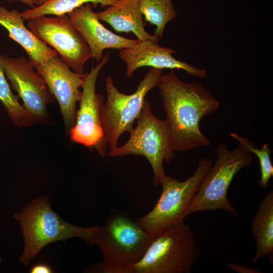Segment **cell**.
<instances>
[{
	"mask_svg": "<svg viewBox=\"0 0 273 273\" xmlns=\"http://www.w3.org/2000/svg\"><path fill=\"white\" fill-rule=\"evenodd\" d=\"M96 14L100 20L109 24L117 32H132L140 41H159L155 35L145 30L138 0H119Z\"/></svg>",
	"mask_w": 273,
	"mask_h": 273,
	"instance_id": "obj_16",
	"label": "cell"
},
{
	"mask_svg": "<svg viewBox=\"0 0 273 273\" xmlns=\"http://www.w3.org/2000/svg\"><path fill=\"white\" fill-rule=\"evenodd\" d=\"M1 56L5 75L23 101V107L34 119L44 117L53 98L43 78L24 56Z\"/></svg>",
	"mask_w": 273,
	"mask_h": 273,
	"instance_id": "obj_11",
	"label": "cell"
},
{
	"mask_svg": "<svg viewBox=\"0 0 273 273\" xmlns=\"http://www.w3.org/2000/svg\"><path fill=\"white\" fill-rule=\"evenodd\" d=\"M27 27L53 49L74 72L84 73L85 63L92 57L85 40L66 15L42 16L28 21Z\"/></svg>",
	"mask_w": 273,
	"mask_h": 273,
	"instance_id": "obj_9",
	"label": "cell"
},
{
	"mask_svg": "<svg viewBox=\"0 0 273 273\" xmlns=\"http://www.w3.org/2000/svg\"><path fill=\"white\" fill-rule=\"evenodd\" d=\"M14 217L20 224L24 240L19 260L25 266L46 246L56 241L77 237L88 246L95 245L100 226L81 227L65 221L52 209L50 199L45 195L32 200Z\"/></svg>",
	"mask_w": 273,
	"mask_h": 273,
	"instance_id": "obj_3",
	"label": "cell"
},
{
	"mask_svg": "<svg viewBox=\"0 0 273 273\" xmlns=\"http://www.w3.org/2000/svg\"><path fill=\"white\" fill-rule=\"evenodd\" d=\"M49 0H35V7L39 6L46 3Z\"/></svg>",
	"mask_w": 273,
	"mask_h": 273,
	"instance_id": "obj_25",
	"label": "cell"
},
{
	"mask_svg": "<svg viewBox=\"0 0 273 273\" xmlns=\"http://www.w3.org/2000/svg\"><path fill=\"white\" fill-rule=\"evenodd\" d=\"M162 70L150 68L132 94L126 95L119 92L114 84L111 75L105 82L107 100L101 111V120L103 132L107 144L113 150L118 147L121 135L129 132L139 117L145 97L150 90L158 86Z\"/></svg>",
	"mask_w": 273,
	"mask_h": 273,
	"instance_id": "obj_8",
	"label": "cell"
},
{
	"mask_svg": "<svg viewBox=\"0 0 273 273\" xmlns=\"http://www.w3.org/2000/svg\"><path fill=\"white\" fill-rule=\"evenodd\" d=\"M227 266L232 270L239 273H260L262 272L256 268H251L247 266L234 263H227Z\"/></svg>",
	"mask_w": 273,
	"mask_h": 273,
	"instance_id": "obj_22",
	"label": "cell"
},
{
	"mask_svg": "<svg viewBox=\"0 0 273 273\" xmlns=\"http://www.w3.org/2000/svg\"><path fill=\"white\" fill-rule=\"evenodd\" d=\"M213 162L203 157L193 175L184 181L166 175L160 185L162 191L152 209L136 221L152 234L185 222L189 208Z\"/></svg>",
	"mask_w": 273,
	"mask_h": 273,
	"instance_id": "obj_5",
	"label": "cell"
},
{
	"mask_svg": "<svg viewBox=\"0 0 273 273\" xmlns=\"http://www.w3.org/2000/svg\"><path fill=\"white\" fill-rule=\"evenodd\" d=\"M251 231L256 244L252 263L266 257L272 264L273 256V191L268 192L261 200L251 221Z\"/></svg>",
	"mask_w": 273,
	"mask_h": 273,
	"instance_id": "obj_17",
	"label": "cell"
},
{
	"mask_svg": "<svg viewBox=\"0 0 273 273\" xmlns=\"http://www.w3.org/2000/svg\"><path fill=\"white\" fill-rule=\"evenodd\" d=\"M153 235L124 212L112 211L104 226H99L95 240L103 259L88 267L86 272L131 273Z\"/></svg>",
	"mask_w": 273,
	"mask_h": 273,
	"instance_id": "obj_2",
	"label": "cell"
},
{
	"mask_svg": "<svg viewBox=\"0 0 273 273\" xmlns=\"http://www.w3.org/2000/svg\"><path fill=\"white\" fill-rule=\"evenodd\" d=\"M119 0H49L46 3L21 12L24 20H30L42 16H61L66 15L74 9L87 3L95 7L100 5L107 7Z\"/></svg>",
	"mask_w": 273,
	"mask_h": 273,
	"instance_id": "obj_18",
	"label": "cell"
},
{
	"mask_svg": "<svg viewBox=\"0 0 273 273\" xmlns=\"http://www.w3.org/2000/svg\"><path fill=\"white\" fill-rule=\"evenodd\" d=\"M145 20L154 25L155 35L161 39L166 24L177 15L171 0H138Z\"/></svg>",
	"mask_w": 273,
	"mask_h": 273,
	"instance_id": "obj_19",
	"label": "cell"
},
{
	"mask_svg": "<svg viewBox=\"0 0 273 273\" xmlns=\"http://www.w3.org/2000/svg\"><path fill=\"white\" fill-rule=\"evenodd\" d=\"M230 135L236 139L246 150L257 156L259 160L261 174L258 186L266 189L268 187L269 179L273 176V165L270 159L272 151L270 148L269 144H264L259 149L247 138L242 137L235 133H230Z\"/></svg>",
	"mask_w": 273,
	"mask_h": 273,
	"instance_id": "obj_21",
	"label": "cell"
},
{
	"mask_svg": "<svg viewBox=\"0 0 273 273\" xmlns=\"http://www.w3.org/2000/svg\"><path fill=\"white\" fill-rule=\"evenodd\" d=\"M109 55L106 54L86 75L75 123L70 130L73 142L95 148L103 157L108 145L101 120V111L105 102L103 96L96 92V85L100 72L109 60Z\"/></svg>",
	"mask_w": 273,
	"mask_h": 273,
	"instance_id": "obj_10",
	"label": "cell"
},
{
	"mask_svg": "<svg viewBox=\"0 0 273 273\" xmlns=\"http://www.w3.org/2000/svg\"><path fill=\"white\" fill-rule=\"evenodd\" d=\"M24 20L21 12L17 10H9L5 7H0V25L7 30L8 36L24 49L34 67L45 63L53 57L58 56L53 49L39 39L25 25Z\"/></svg>",
	"mask_w": 273,
	"mask_h": 273,
	"instance_id": "obj_15",
	"label": "cell"
},
{
	"mask_svg": "<svg viewBox=\"0 0 273 273\" xmlns=\"http://www.w3.org/2000/svg\"><path fill=\"white\" fill-rule=\"evenodd\" d=\"M158 87L173 150L186 151L211 146L200 130V122L219 107V101L211 92L197 81H183L173 70L162 74Z\"/></svg>",
	"mask_w": 273,
	"mask_h": 273,
	"instance_id": "obj_1",
	"label": "cell"
},
{
	"mask_svg": "<svg viewBox=\"0 0 273 273\" xmlns=\"http://www.w3.org/2000/svg\"><path fill=\"white\" fill-rule=\"evenodd\" d=\"M31 273H52L53 270L52 268L47 264L39 263L34 265L30 269Z\"/></svg>",
	"mask_w": 273,
	"mask_h": 273,
	"instance_id": "obj_23",
	"label": "cell"
},
{
	"mask_svg": "<svg viewBox=\"0 0 273 273\" xmlns=\"http://www.w3.org/2000/svg\"><path fill=\"white\" fill-rule=\"evenodd\" d=\"M5 76L3 61L0 55V101L15 123L27 125L34 118L20 104L17 97L12 93Z\"/></svg>",
	"mask_w": 273,
	"mask_h": 273,
	"instance_id": "obj_20",
	"label": "cell"
},
{
	"mask_svg": "<svg viewBox=\"0 0 273 273\" xmlns=\"http://www.w3.org/2000/svg\"><path fill=\"white\" fill-rule=\"evenodd\" d=\"M35 69L57 100L66 128L70 130L75 123L76 106L82 93L80 88L87 72L80 74L72 71L58 56L50 58Z\"/></svg>",
	"mask_w": 273,
	"mask_h": 273,
	"instance_id": "obj_12",
	"label": "cell"
},
{
	"mask_svg": "<svg viewBox=\"0 0 273 273\" xmlns=\"http://www.w3.org/2000/svg\"><path fill=\"white\" fill-rule=\"evenodd\" d=\"M200 255L194 234L184 222L154 234L131 273H190Z\"/></svg>",
	"mask_w": 273,
	"mask_h": 273,
	"instance_id": "obj_4",
	"label": "cell"
},
{
	"mask_svg": "<svg viewBox=\"0 0 273 273\" xmlns=\"http://www.w3.org/2000/svg\"><path fill=\"white\" fill-rule=\"evenodd\" d=\"M175 53L171 48L160 47L158 42L145 40L139 41L133 48L120 50L119 57L126 64V75L128 78L131 77L136 69L143 67L162 70L181 69L194 77H206L205 69L177 60L172 55Z\"/></svg>",
	"mask_w": 273,
	"mask_h": 273,
	"instance_id": "obj_13",
	"label": "cell"
},
{
	"mask_svg": "<svg viewBox=\"0 0 273 273\" xmlns=\"http://www.w3.org/2000/svg\"><path fill=\"white\" fill-rule=\"evenodd\" d=\"M7 2L11 3L18 1L21 3L30 7L31 8H33L35 7V0H6Z\"/></svg>",
	"mask_w": 273,
	"mask_h": 273,
	"instance_id": "obj_24",
	"label": "cell"
},
{
	"mask_svg": "<svg viewBox=\"0 0 273 273\" xmlns=\"http://www.w3.org/2000/svg\"><path fill=\"white\" fill-rule=\"evenodd\" d=\"M67 15L88 46L92 57L97 62L103 58V52L105 49H129L140 41L121 36L107 29L93 11L90 3L74 9Z\"/></svg>",
	"mask_w": 273,
	"mask_h": 273,
	"instance_id": "obj_14",
	"label": "cell"
},
{
	"mask_svg": "<svg viewBox=\"0 0 273 273\" xmlns=\"http://www.w3.org/2000/svg\"><path fill=\"white\" fill-rule=\"evenodd\" d=\"M216 159L203 180L189 208V214L222 209L238 215L229 201L228 192L236 174L253 161L252 153L240 144L230 150L221 143L215 150Z\"/></svg>",
	"mask_w": 273,
	"mask_h": 273,
	"instance_id": "obj_7",
	"label": "cell"
},
{
	"mask_svg": "<svg viewBox=\"0 0 273 273\" xmlns=\"http://www.w3.org/2000/svg\"><path fill=\"white\" fill-rule=\"evenodd\" d=\"M136 122V126L129 132L128 141L122 146L110 150L108 155L112 157L130 155L144 156L152 167L153 184L158 186L166 175L163 162L168 163L175 156L167 122L157 118L152 112L150 103L146 101Z\"/></svg>",
	"mask_w": 273,
	"mask_h": 273,
	"instance_id": "obj_6",
	"label": "cell"
},
{
	"mask_svg": "<svg viewBox=\"0 0 273 273\" xmlns=\"http://www.w3.org/2000/svg\"><path fill=\"white\" fill-rule=\"evenodd\" d=\"M2 261V257L0 256V262Z\"/></svg>",
	"mask_w": 273,
	"mask_h": 273,
	"instance_id": "obj_26",
	"label": "cell"
}]
</instances>
